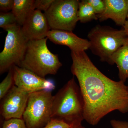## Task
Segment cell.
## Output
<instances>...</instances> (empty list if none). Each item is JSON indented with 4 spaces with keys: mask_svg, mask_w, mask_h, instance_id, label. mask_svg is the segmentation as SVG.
<instances>
[{
    "mask_svg": "<svg viewBox=\"0 0 128 128\" xmlns=\"http://www.w3.org/2000/svg\"><path fill=\"white\" fill-rule=\"evenodd\" d=\"M86 1L93 8L98 17L103 14L105 9L104 0H86Z\"/></svg>",
    "mask_w": 128,
    "mask_h": 128,
    "instance_id": "cell-19",
    "label": "cell"
},
{
    "mask_svg": "<svg viewBox=\"0 0 128 128\" xmlns=\"http://www.w3.org/2000/svg\"><path fill=\"white\" fill-rule=\"evenodd\" d=\"M47 38L29 41L23 60L18 66L32 72L42 78L57 74L62 64L58 55L47 46Z\"/></svg>",
    "mask_w": 128,
    "mask_h": 128,
    "instance_id": "cell-3",
    "label": "cell"
},
{
    "mask_svg": "<svg viewBox=\"0 0 128 128\" xmlns=\"http://www.w3.org/2000/svg\"><path fill=\"white\" fill-rule=\"evenodd\" d=\"M11 68L8 74L0 84V99L2 100L14 86L13 68Z\"/></svg>",
    "mask_w": 128,
    "mask_h": 128,
    "instance_id": "cell-16",
    "label": "cell"
},
{
    "mask_svg": "<svg viewBox=\"0 0 128 128\" xmlns=\"http://www.w3.org/2000/svg\"><path fill=\"white\" fill-rule=\"evenodd\" d=\"M54 1V0H35L34 4V9L46 12Z\"/></svg>",
    "mask_w": 128,
    "mask_h": 128,
    "instance_id": "cell-20",
    "label": "cell"
},
{
    "mask_svg": "<svg viewBox=\"0 0 128 128\" xmlns=\"http://www.w3.org/2000/svg\"><path fill=\"white\" fill-rule=\"evenodd\" d=\"M73 127L64 121L52 118L43 128H72Z\"/></svg>",
    "mask_w": 128,
    "mask_h": 128,
    "instance_id": "cell-21",
    "label": "cell"
},
{
    "mask_svg": "<svg viewBox=\"0 0 128 128\" xmlns=\"http://www.w3.org/2000/svg\"><path fill=\"white\" fill-rule=\"evenodd\" d=\"M110 124L112 128H128V122L119 120H111Z\"/></svg>",
    "mask_w": 128,
    "mask_h": 128,
    "instance_id": "cell-23",
    "label": "cell"
},
{
    "mask_svg": "<svg viewBox=\"0 0 128 128\" xmlns=\"http://www.w3.org/2000/svg\"><path fill=\"white\" fill-rule=\"evenodd\" d=\"M72 73L79 82L84 102V118L92 126L113 111L128 112V86L104 74L85 51H71Z\"/></svg>",
    "mask_w": 128,
    "mask_h": 128,
    "instance_id": "cell-1",
    "label": "cell"
},
{
    "mask_svg": "<svg viewBox=\"0 0 128 128\" xmlns=\"http://www.w3.org/2000/svg\"><path fill=\"white\" fill-rule=\"evenodd\" d=\"M18 24L16 17L12 12L0 13V27L6 31L10 27Z\"/></svg>",
    "mask_w": 128,
    "mask_h": 128,
    "instance_id": "cell-17",
    "label": "cell"
},
{
    "mask_svg": "<svg viewBox=\"0 0 128 128\" xmlns=\"http://www.w3.org/2000/svg\"><path fill=\"white\" fill-rule=\"evenodd\" d=\"M8 32L4 48L0 54V74L9 70L15 66H19L23 60L29 40L18 24L6 30Z\"/></svg>",
    "mask_w": 128,
    "mask_h": 128,
    "instance_id": "cell-6",
    "label": "cell"
},
{
    "mask_svg": "<svg viewBox=\"0 0 128 128\" xmlns=\"http://www.w3.org/2000/svg\"><path fill=\"white\" fill-rule=\"evenodd\" d=\"M124 30L125 31V32L128 36V20L126 21L125 25L124 26Z\"/></svg>",
    "mask_w": 128,
    "mask_h": 128,
    "instance_id": "cell-24",
    "label": "cell"
},
{
    "mask_svg": "<svg viewBox=\"0 0 128 128\" xmlns=\"http://www.w3.org/2000/svg\"><path fill=\"white\" fill-rule=\"evenodd\" d=\"M22 29L29 41L46 38L51 30L44 13L37 10L32 12L22 26Z\"/></svg>",
    "mask_w": 128,
    "mask_h": 128,
    "instance_id": "cell-10",
    "label": "cell"
},
{
    "mask_svg": "<svg viewBox=\"0 0 128 128\" xmlns=\"http://www.w3.org/2000/svg\"><path fill=\"white\" fill-rule=\"evenodd\" d=\"M14 0H0V10L2 12L12 11L14 4Z\"/></svg>",
    "mask_w": 128,
    "mask_h": 128,
    "instance_id": "cell-22",
    "label": "cell"
},
{
    "mask_svg": "<svg viewBox=\"0 0 128 128\" xmlns=\"http://www.w3.org/2000/svg\"><path fill=\"white\" fill-rule=\"evenodd\" d=\"M47 38L55 44L67 46L73 52L85 51L90 46L89 40L79 38L70 31L51 30Z\"/></svg>",
    "mask_w": 128,
    "mask_h": 128,
    "instance_id": "cell-11",
    "label": "cell"
},
{
    "mask_svg": "<svg viewBox=\"0 0 128 128\" xmlns=\"http://www.w3.org/2000/svg\"><path fill=\"white\" fill-rule=\"evenodd\" d=\"M53 98L51 91L29 94L23 116L28 128H43L51 120Z\"/></svg>",
    "mask_w": 128,
    "mask_h": 128,
    "instance_id": "cell-5",
    "label": "cell"
},
{
    "mask_svg": "<svg viewBox=\"0 0 128 128\" xmlns=\"http://www.w3.org/2000/svg\"><path fill=\"white\" fill-rule=\"evenodd\" d=\"M34 0H14L12 12L19 26H23L28 16L34 10Z\"/></svg>",
    "mask_w": 128,
    "mask_h": 128,
    "instance_id": "cell-14",
    "label": "cell"
},
{
    "mask_svg": "<svg viewBox=\"0 0 128 128\" xmlns=\"http://www.w3.org/2000/svg\"><path fill=\"white\" fill-rule=\"evenodd\" d=\"M12 68L14 85L28 94L44 90L52 91L55 89V84L52 81L46 80L28 70L17 66Z\"/></svg>",
    "mask_w": 128,
    "mask_h": 128,
    "instance_id": "cell-8",
    "label": "cell"
},
{
    "mask_svg": "<svg viewBox=\"0 0 128 128\" xmlns=\"http://www.w3.org/2000/svg\"><path fill=\"white\" fill-rule=\"evenodd\" d=\"M72 128H85L84 127H83L82 126V124H80V125H78V126H73Z\"/></svg>",
    "mask_w": 128,
    "mask_h": 128,
    "instance_id": "cell-25",
    "label": "cell"
},
{
    "mask_svg": "<svg viewBox=\"0 0 128 128\" xmlns=\"http://www.w3.org/2000/svg\"><path fill=\"white\" fill-rule=\"evenodd\" d=\"M78 21L86 23L93 20L98 19L93 8L86 2V0L80 1L78 12Z\"/></svg>",
    "mask_w": 128,
    "mask_h": 128,
    "instance_id": "cell-15",
    "label": "cell"
},
{
    "mask_svg": "<svg viewBox=\"0 0 128 128\" xmlns=\"http://www.w3.org/2000/svg\"><path fill=\"white\" fill-rule=\"evenodd\" d=\"M84 110L82 94L73 77L54 96L52 119L78 126L84 120Z\"/></svg>",
    "mask_w": 128,
    "mask_h": 128,
    "instance_id": "cell-2",
    "label": "cell"
},
{
    "mask_svg": "<svg viewBox=\"0 0 128 128\" xmlns=\"http://www.w3.org/2000/svg\"><path fill=\"white\" fill-rule=\"evenodd\" d=\"M29 94L14 85L2 99L1 104V114L5 120L23 119Z\"/></svg>",
    "mask_w": 128,
    "mask_h": 128,
    "instance_id": "cell-9",
    "label": "cell"
},
{
    "mask_svg": "<svg viewBox=\"0 0 128 128\" xmlns=\"http://www.w3.org/2000/svg\"><path fill=\"white\" fill-rule=\"evenodd\" d=\"M112 59L118 68L120 81L124 83L128 78V38L124 44L114 54Z\"/></svg>",
    "mask_w": 128,
    "mask_h": 128,
    "instance_id": "cell-13",
    "label": "cell"
},
{
    "mask_svg": "<svg viewBox=\"0 0 128 128\" xmlns=\"http://www.w3.org/2000/svg\"><path fill=\"white\" fill-rule=\"evenodd\" d=\"M88 37L92 54L100 57L102 62L113 65V54L124 44L128 36L124 29L98 25L90 30Z\"/></svg>",
    "mask_w": 128,
    "mask_h": 128,
    "instance_id": "cell-4",
    "label": "cell"
},
{
    "mask_svg": "<svg viewBox=\"0 0 128 128\" xmlns=\"http://www.w3.org/2000/svg\"><path fill=\"white\" fill-rule=\"evenodd\" d=\"M2 128H28L23 119L12 118L5 120Z\"/></svg>",
    "mask_w": 128,
    "mask_h": 128,
    "instance_id": "cell-18",
    "label": "cell"
},
{
    "mask_svg": "<svg viewBox=\"0 0 128 128\" xmlns=\"http://www.w3.org/2000/svg\"><path fill=\"white\" fill-rule=\"evenodd\" d=\"M127 18H128V16H127Z\"/></svg>",
    "mask_w": 128,
    "mask_h": 128,
    "instance_id": "cell-26",
    "label": "cell"
},
{
    "mask_svg": "<svg viewBox=\"0 0 128 128\" xmlns=\"http://www.w3.org/2000/svg\"><path fill=\"white\" fill-rule=\"evenodd\" d=\"M105 9L98 16L101 22L111 19L117 25L124 27L126 23L128 10V0H104Z\"/></svg>",
    "mask_w": 128,
    "mask_h": 128,
    "instance_id": "cell-12",
    "label": "cell"
},
{
    "mask_svg": "<svg viewBox=\"0 0 128 128\" xmlns=\"http://www.w3.org/2000/svg\"></svg>",
    "mask_w": 128,
    "mask_h": 128,
    "instance_id": "cell-27",
    "label": "cell"
},
{
    "mask_svg": "<svg viewBox=\"0 0 128 128\" xmlns=\"http://www.w3.org/2000/svg\"><path fill=\"white\" fill-rule=\"evenodd\" d=\"M80 1L54 0L44 12L51 30L73 32L78 22V12Z\"/></svg>",
    "mask_w": 128,
    "mask_h": 128,
    "instance_id": "cell-7",
    "label": "cell"
}]
</instances>
